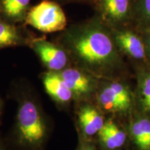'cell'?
Listing matches in <instances>:
<instances>
[{"mask_svg": "<svg viewBox=\"0 0 150 150\" xmlns=\"http://www.w3.org/2000/svg\"><path fill=\"white\" fill-rule=\"evenodd\" d=\"M56 42L66 50L72 65L89 74L104 76L122 64L110 28L94 15L61 31Z\"/></svg>", "mask_w": 150, "mask_h": 150, "instance_id": "cell-1", "label": "cell"}, {"mask_svg": "<svg viewBox=\"0 0 150 150\" xmlns=\"http://www.w3.org/2000/svg\"><path fill=\"white\" fill-rule=\"evenodd\" d=\"M49 136L47 121L34 97L24 95L18 100L15 143L21 150H43Z\"/></svg>", "mask_w": 150, "mask_h": 150, "instance_id": "cell-2", "label": "cell"}, {"mask_svg": "<svg viewBox=\"0 0 150 150\" xmlns=\"http://www.w3.org/2000/svg\"><path fill=\"white\" fill-rule=\"evenodd\" d=\"M24 24L43 33H54L66 29L67 21L59 3L52 0H43L31 7Z\"/></svg>", "mask_w": 150, "mask_h": 150, "instance_id": "cell-3", "label": "cell"}, {"mask_svg": "<svg viewBox=\"0 0 150 150\" xmlns=\"http://www.w3.org/2000/svg\"><path fill=\"white\" fill-rule=\"evenodd\" d=\"M88 4L110 29L134 25L135 0H88Z\"/></svg>", "mask_w": 150, "mask_h": 150, "instance_id": "cell-4", "label": "cell"}, {"mask_svg": "<svg viewBox=\"0 0 150 150\" xmlns=\"http://www.w3.org/2000/svg\"><path fill=\"white\" fill-rule=\"evenodd\" d=\"M29 47L47 70L59 72L72 65L66 50L57 42H50L45 38L33 37Z\"/></svg>", "mask_w": 150, "mask_h": 150, "instance_id": "cell-5", "label": "cell"}, {"mask_svg": "<svg viewBox=\"0 0 150 150\" xmlns=\"http://www.w3.org/2000/svg\"><path fill=\"white\" fill-rule=\"evenodd\" d=\"M110 29L122 55L138 61L149 60L145 41L140 31L134 25Z\"/></svg>", "mask_w": 150, "mask_h": 150, "instance_id": "cell-6", "label": "cell"}, {"mask_svg": "<svg viewBox=\"0 0 150 150\" xmlns=\"http://www.w3.org/2000/svg\"><path fill=\"white\" fill-rule=\"evenodd\" d=\"M99 107L108 112H125L130 108L131 97L128 88L117 81L104 84L97 94Z\"/></svg>", "mask_w": 150, "mask_h": 150, "instance_id": "cell-7", "label": "cell"}, {"mask_svg": "<svg viewBox=\"0 0 150 150\" xmlns=\"http://www.w3.org/2000/svg\"><path fill=\"white\" fill-rule=\"evenodd\" d=\"M59 72L72 91L74 101L84 102L96 89L93 75L76 65H71Z\"/></svg>", "mask_w": 150, "mask_h": 150, "instance_id": "cell-8", "label": "cell"}, {"mask_svg": "<svg viewBox=\"0 0 150 150\" xmlns=\"http://www.w3.org/2000/svg\"><path fill=\"white\" fill-rule=\"evenodd\" d=\"M76 118L81 139L90 140L104 125V117L93 105L83 103L76 110Z\"/></svg>", "mask_w": 150, "mask_h": 150, "instance_id": "cell-9", "label": "cell"}, {"mask_svg": "<svg viewBox=\"0 0 150 150\" xmlns=\"http://www.w3.org/2000/svg\"><path fill=\"white\" fill-rule=\"evenodd\" d=\"M42 81L46 93L59 106L66 107L74 100L72 91L59 72L47 70L42 74Z\"/></svg>", "mask_w": 150, "mask_h": 150, "instance_id": "cell-10", "label": "cell"}, {"mask_svg": "<svg viewBox=\"0 0 150 150\" xmlns=\"http://www.w3.org/2000/svg\"><path fill=\"white\" fill-rule=\"evenodd\" d=\"M0 17V50L14 47L29 46L33 36L24 28Z\"/></svg>", "mask_w": 150, "mask_h": 150, "instance_id": "cell-11", "label": "cell"}, {"mask_svg": "<svg viewBox=\"0 0 150 150\" xmlns=\"http://www.w3.org/2000/svg\"><path fill=\"white\" fill-rule=\"evenodd\" d=\"M97 136L102 150H123L127 142L126 133L112 120L105 122Z\"/></svg>", "mask_w": 150, "mask_h": 150, "instance_id": "cell-12", "label": "cell"}, {"mask_svg": "<svg viewBox=\"0 0 150 150\" xmlns=\"http://www.w3.org/2000/svg\"><path fill=\"white\" fill-rule=\"evenodd\" d=\"M31 0H0V17L13 24H24Z\"/></svg>", "mask_w": 150, "mask_h": 150, "instance_id": "cell-13", "label": "cell"}, {"mask_svg": "<svg viewBox=\"0 0 150 150\" xmlns=\"http://www.w3.org/2000/svg\"><path fill=\"white\" fill-rule=\"evenodd\" d=\"M132 142L136 150H150V120L146 118L134 122L131 128Z\"/></svg>", "mask_w": 150, "mask_h": 150, "instance_id": "cell-14", "label": "cell"}, {"mask_svg": "<svg viewBox=\"0 0 150 150\" xmlns=\"http://www.w3.org/2000/svg\"><path fill=\"white\" fill-rule=\"evenodd\" d=\"M134 26L150 29V0H135Z\"/></svg>", "mask_w": 150, "mask_h": 150, "instance_id": "cell-15", "label": "cell"}, {"mask_svg": "<svg viewBox=\"0 0 150 150\" xmlns=\"http://www.w3.org/2000/svg\"><path fill=\"white\" fill-rule=\"evenodd\" d=\"M140 100L142 108L150 114V75L144 79L140 86Z\"/></svg>", "mask_w": 150, "mask_h": 150, "instance_id": "cell-16", "label": "cell"}, {"mask_svg": "<svg viewBox=\"0 0 150 150\" xmlns=\"http://www.w3.org/2000/svg\"><path fill=\"white\" fill-rule=\"evenodd\" d=\"M138 30L140 31L142 38H143L144 41H145L146 48H147L148 58H149V60H150V29H138Z\"/></svg>", "mask_w": 150, "mask_h": 150, "instance_id": "cell-17", "label": "cell"}, {"mask_svg": "<svg viewBox=\"0 0 150 150\" xmlns=\"http://www.w3.org/2000/svg\"><path fill=\"white\" fill-rule=\"evenodd\" d=\"M76 150H98V149L91 140L81 139Z\"/></svg>", "mask_w": 150, "mask_h": 150, "instance_id": "cell-18", "label": "cell"}, {"mask_svg": "<svg viewBox=\"0 0 150 150\" xmlns=\"http://www.w3.org/2000/svg\"><path fill=\"white\" fill-rule=\"evenodd\" d=\"M55 1L58 3H72V2H80V3H86L88 4V0H52Z\"/></svg>", "mask_w": 150, "mask_h": 150, "instance_id": "cell-19", "label": "cell"}, {"mask_svg": "<svg viewBox=\"0 0 150 150\" xmlns=\"http://www.w3.org/2000/svg\"><path fill=\"white\" fill-rule=\"evenodd\" d=\"M0 150H8L1 139H0Z\"/></svg>", "mask_w": 150, "mask_h": 150, "instance_id": "cell-20", "label": "cell"}, {"mask_svg": "<svg viewBox=\"0 0 150 150\" xmlns=\"http://www.w3.org/2000/svg\"><path fill=\"white\" fill-rule=\"evenodd\" d=\"M2 108H3V102L1 98H0V120H1V114H2Z\"/></svg>", "mask_w": 150, "mask_h": 150, "instance_id": "cell-21", "label": "cell"}, {"mask_svg": "<svg viewBox=\"0 0 150 150\" xmlns=\"http://www.w3.org/2000/svg\"><path fill=\"white\" fill-rule=\"evenodd\" d=\"M126 150H127V149H126Z\"/></svg>", "mask_w": 150, "mask_h": 150, "instance_id": "cell-22", "label": "cell"}]
</instances>
